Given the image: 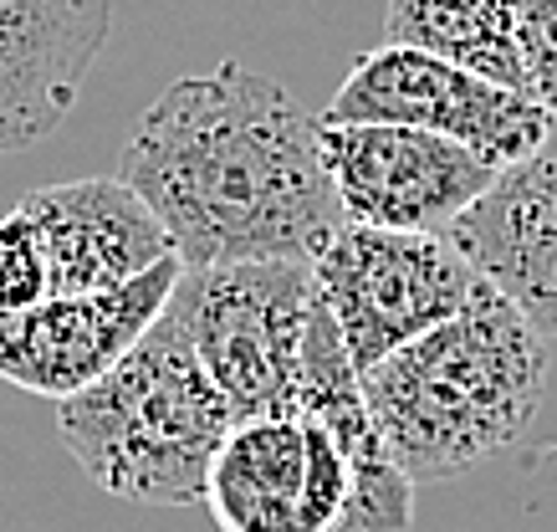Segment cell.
<instances>
[{
  "label": "cell",
  "instance_id": "obj_1",
  "mask_svg": "<svg viewBox=\"0 0 557 532\" xmlns=\"http://www.w3.org/2000/svg\"><path fill=\"white\" fill-rule=\"evenodd\" d=\"M119 180L164 221L180 267L312 261L343 231L318 119L240 62L174 77L119 154Z\"/></svg>",
  "mask_w": 557,
  "mask_h": 532
},
{
  "label": "cell",
  "instance_id": "obj_2",
  "mask_svg": "<svg viewBox=\"0 0 557 532\" xmlns=\"http://www.w3.org/2000/svg\"><path fill=\"white\" fill-rule=\"evenodd\" d=\"M363 405L409 481L460 477L522 441L547 395V338L475 282L471 302L363 369Z\"/></svg>",
  "mask_w": 557,
  "mask_h": 532
},
{
  "label": "cell",
  "instance_id": "obj_3",
  "mask_svg": "<svg viewBox=\"0 0 557 532\" xmlns=\"http://www.w3.org/2000/svg\"><path fill=\"white\" fill-rule=\"evenodd\" d=\"M236 415L205 374L185 323L164 312L102 379L57 399V430L72 461L108 497L138 507L200 502L210 461Z\"/></svg>",
  "mask_w": 557,
  "mask_h": 532
},
{
  "label": "cell",
  "instance_id": "obj_4",
  "mask_svg": "<svg viewBox=\"0 0 557 532\" xmlns=\"http://www.w3.org/2000/svg\"><path fill=\"white\" fill-rule=\"evenodd\" d=\"M205 374L236 420L297 410L302 333L312 312L307 261H220L185 267L170 293Z\"/></svg>",
  "mask_w": 557,
  "mask_h": 532
},
{
  "label": "cell",
  "instance_id": "obj_5",
  "mask_svg": "<svg viewBox=\"0 0 557 532\" xmlns=\"http://www.w3.org/2000/svg\"><path fill=\"white\" fill-rule=\"evenodd\" d=\"M307 267L358 374L456 318L475 293L471 261L430 231H379L343 221V231Z\"/></svg>",
  "mask_w": 557,
  "mask_h": 532
},
{
  "label": "cell",
  "instance_id": "obj_6",
  "mask_svg": "<svg viewBox=\"0 0 557 532\" xmlns=\"http://www.w3.org/2000/svg\"><path fill=\"white\" fill-rule=\"evenodd\" d=\"M318 123H405L450 138L496 170L537 154L553 134V119L522 87H502L394 41L358 57Z\"/></svg>",
  "mask_w": 557,
  "mask_h": 532
},
{
  "label": "cell",
  "instance_id": "obj_7",
  "mask_svg": "<svg viewBox=\"0 0 557 532\" xmlns=\"http://www.w3.org/2000/svg\"><path fill=\"white\" fill-rule=\"evenodd\" d=\"M343 497L348 456L302 410L236 420L200 492L220 532H333Z\"/></svg>",
  "mask_w": 557,
  "mask_h": 532
},
{
  "label": "cell",
  "instance_id": "obj_8",
  "mask_svg": "<svg viewBox=\"0 0 557 532\" xmlns=\"http://www.w3.org/2000/svg\"><path fill=\"white\" fill-rule=\"evenodd\" d=\"M318 144L348 225L445 236L496 180V164L405 123H318Z\"/></svg>",
  "mask_w": 557,
  "mask_h": 532
},
{
  "label": "cell",
  "instance_id": "obj_9",
  "mask_svg": "<svg viewBox=\"0 0 557 532\" xmlns=\"http://www.w3.org/2000/svg\"><path fill=\"white\" fill-rule=\"evenodd\" d=\"M180 257L102 293H51L36 308L0 312V379L47 399H67L102 379L164 312Z\"/></svg>",
  "mask_w": 557,
  "mask_h": 532
},
{
  "label": "cell",
  "instance_id": "obj_10",
  "mask_svg": "<svg viewBox=\"0 0 557 532\" xmlns=\"http://www.w3.org/2000/svg\"><path fill=\"white\" fill-rule=\"evenodd\" d=\"M113 32V0H0V154L62 128Z\"/></svg>",
  "mask_w": 557,
  "mask_h": 532
},
{
  "label": "cell",
  "instance_id": "obj_11",
  "mask_svg": "<svg viewBox=\"0 0 557 532\" xmlns=\"http://www.w3.org/2000/svg\"><path fill=\"white\" fill-rule=\"evenodd\" d=\"M475 282L507 297L542 338H557V164L527 154L496 170L481 195L445 225Z\"/></svg>",
  "mask_w": 557,
  "mask_h": 532
},
{
  "label": "cell",
  "instance_id": "obj_12",
  "mask_svg": "<svg viewBox=\"0 0 557 532\" xmlns=\"http://www.w3.org/2000/svg\"><path fill=\"white\" fill-rule=\"evenodd\" d=\"M47 236L51 293H102L174 257L164 221L119 174L26 189L16 200Z\"/></svg>",
  "mask_w": 557,
  "mask_h": 532
},
{
  "label": "cell",
  "instance_id": "obj_13",
  "mask_svg": "<svg viewBox=\"0 0 557 532\" xmlns=\"http://www.w3.org/2000/svg\"><path fill=\"white\" fill-rule=\"evenodd\" d=\"M384 41L430 52L502 87H522L517 0H388Z\"/></svg>",
  "mask_w": 557,
  "mask_h": 532
},
{
  "label": "cell",
  "instance_id": "obj_14",
  "mask_svg": "<svg viewBox=\"0 0 557 532\" xmlns=\"http://www.w3.org/2000/svg\"><path fill=\"white\" fill-rule=\"evenodd\" d=\"M41 297H51L47 276V236L26 210L0 215V312L36 308Z\"/></svg>",
  "mask_w": 557,
  "mask_h": 532
},
{
  "label": "cell",
  "instance_id": "obj_15",
  "mask_svg": "<svg viewBox=\"0 0 557 532\" xmlns=\"http://www.w3.org/2000/svg\"><path fill=\"white\" fill-rule=\"evenodd\" d=\"M522 92L557 123V0H517Z\"/></svg>",
  "mask_w": 557,
  "mask_h": 532
},
{
  "label": "cell",
  "instance_id": "obj_16",
  "mask_svg": "<svg viewBox=\"0 0 557 532\" xmlns=\"http://www.w3.org/2000/svg\"><path fill=\"white\" fill-rule=\"evenodd\" d=\"M542 154H547V159L557 164V123H553V134H547V144H542Z\"/></svg>",
  "mask_w": 557,
  "mask_h": 532
}]
</instances>
